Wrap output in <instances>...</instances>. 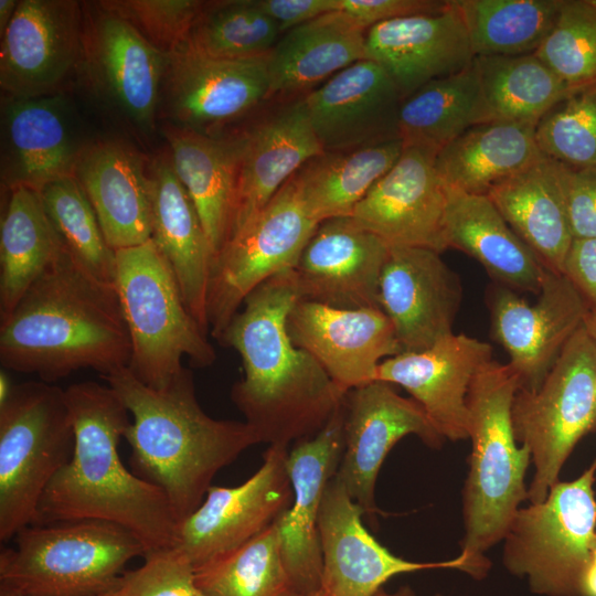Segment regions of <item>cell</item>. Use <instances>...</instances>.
Returning a JSON list of instances; mask_svg holds the SVG:
<instances>
[{"instance_id":"cell-6","label":"cell","mask_w":596,"mask_h":596,"mask_svg":"<svg viewBox=\"0 0 596 596\" xmlns=\"http://www.w3.org/2000/svg\"><path fill=\"white\" fill-rule=\"evenodd\" d=\"M115 288L131 344L128 369L140 382L166 387L184 368V358L195 368L214 363V347L151 240L116 251Z\"/></svg>"},{"instance_id":"cell-35","label":"cell","mask_w":596,"mask_h":596,"mask_svg":"<svg viewBox=\"0 0 596 596\" xmlns=\"http://www.w3.org/2000/svg\"><path fill=\"white\" fill-rule=\"evenodd\" d=\"M535 127L496 120L477 124L437 153V173L447 188L487 195L493 185L543 156Z\"/></svg>"},{"instance_id":"cell-28","label":"cell","mask_w":596,"mask_h":596,"mask_svg":"<svg viewBox=\"0 0 596 596\" xmlns=\"http://www.w3.org/2000/svg\"><path fill=\"white\" fill-rule=\"evenodd\" d=\"M237 136L240 158L230 237L308 161L323 152L304 97L285 104Z\"/></svg>"},{"instance_id":"cell-12","label":"cell","mask_w":596,"mask_h":596,"mask_svg":"<svg viewBox=\"0 0 596 596\" xmlns=\"http://www.w3.org/2000/svg\"><path fill=\"white\" fill-rule=\"evenodd\" d=\"M267 57L225 60L181 44L167 54L158 117L169 126L204 135L268 100Z\"/></svg>"},{"instance_id":"cell-14","label":"cell","mask_w":596,"mask_h":596,"mask_svg":"<svg viewBox=\"0 0 596 596\" xmlns=\"http://www.w3.org/2000/svg\"><path fill=\"white\" fill-rule=\"evenodd\" d=\"M407 435L438 449L445 438L422 406L394 385L372 381L350 390L343 400V453L334 479L364 511L375 515V485L394 445Z\"/></svg>"},{"instance_id":"cell-44","label":"cell","mask_w":596,"mask_h":596,"mask_svg":"<svg viewBox=\"0 0 596 596\" xmlns=\"http://www.w3.org/2000/svg\"><path fill=\"white\" fill-rule=\"evenodd\" d=\"M541 152L571 168H596V82L578 87L538 123Z\"/></svg>"},{"instance_id":"cell-25","label":"cell","mask_w":596,"mask_h":596,"mask_svg":"<svg viewBox=\"0 0 596 596\" xmlns=\"http://www.w3.org/2000/svg\"><path fill=\"white\" fill-rule=\"evenodd\" d=\"M491 360L488 342L451 333L425 350L384 360L375 380L403 387L445 439L462 440L469 438L470 385Z\"/></svg>"},{"instance_id":"cell-36","label":"cell","mask_w":596,"mask_h":596,"mask_svg":"<svg viewBox=\"0 0 596 596\" xmlns=\"http://www.w3.org/2000/svg\"><path fill=\"white\" fill-rule=\"evenodd\" d=\"M9 193L0 225V322L62 249L40 193L26 187Z\"/></svg>"},{"instance_id":"cell-30","label":"cell","mask_w":596,"mask_h":596,"mask_svg":"<svg viewBox=\"0 0 596 596\" xmlns=\"http://www.w3.org/2000/svg\"><path fill=\"white\" fill-rule=\"evenodd\" d=\"M149 178L151 241L171 267L190 313L209 334L206 302L214 258L209 240L170 155L151 163Z\"/></svg>"},{"instance_id":"cell-26","label":"cell","mask_w":596,"mask_h":596,"mask_svg":"<svg viewBox=\"0 0 596 596\" xmlns=\"http://www.w3.org/2000/svg\"><path fill=\"white\" fill-rule=\"evenodd\" d=\"M365 57L385 71L403 98L434 79L464 71L475 60L455 0L437 13L372 25L365 33Z\"/></svg>"},{"instance_id":"cell-7","label":"cell","mask_w":596,"mask_h":596,"mask_svg":"<svg viewBox=\"0 0 596 596\" xmlns=\"http://www.w3.org/2000/svg\"><path fill=\"white\" fill-rule=\"evenodd\" d=\"M33 524L0 553V589L18 596H98L146 551L126 528L103 520Z\"/></svg>"},{"instance_id":"cell-46","label":"cell","mask_w":596,"mask_h":596,"mask_svg":"<svg viewBox=\"0 0 596 596\" xmlns=\"http://www.w3.org/2000/svg\"><path fill=\"white\" fill-rule=\"evenodd\" d=\"M204 1L104 0L98 6L128 22L147 42L170 54L187 39Z\"/></svg>"},{"instance_id":"cell-5","label":"cell","mask_w":596,"mask_h":596,"mask_svg":"<svg viewBox=\"0 0 596 596\" xmlns=\"http://www.w3.org/2000/svg\"><path fill=\"white\" fill-rule=\"evenodd\" d=\"M519 389L514 370L491 360L475 376L467 397L471 455L459 555L465 561L464 572L477 579L490 567L485 553L503 540L520 503L528 500L524 478L531 454L518 445L511 417Z\"/></svg>"},{"instance_id":"cell-39","label":"cell","mask_w":596,"mask_h":596,"mask_svg":"<svg viewBox=\"0 0 596 596\" xmlns=\"http://www.w3.org/2000/svg\"><path fill=\"white\" fill-rule=\"evenodd\" d=\"M475 64L485 121L536 126L554 105L576 89L534 53L476 56Z\"/></svg>"},{"instance_id":"cell-59","label":"cell","mask_w":596,"mask_h":596,"mask_svg":"<svg viewBox=\"0 0 596 596\" xmlns=\"http://www.w3.org/2000/svg\"><path fill=\"white\" fill-rule=\"evenodd\" d=\"M435 596H445V595L437 594V595H435Z\"/></svg>"},{"instance_id":"cell-48","label":"cell","mask_w":596,"mask_h":596,"mask_svg":"<svg viewBox=\"0 0 596 596\" xmlns=\"http://www.w3.org/2000/svg\"><path fill=\"white\" fill-rule=\"evenodd\" d=\"M564 166V190L574 238H596V168Z\"/></svg>"},{"instance_id":"cell-4","label":"cell","mask_w":596,"mask_h":596,"mask_svg":"<svg viewBox=\"0 0 596 596\" xmlns=\"http://www.w3.org/2000/svg\"><path fill=\"white\" fill-rule=\"evenodd\" d=\"M102 379L131 415L124 438L134 473L164 492L177 523L198 509L222 468L259 443L246 422L215 419L202 409L190 369L161 390L145 385L128 368Z\"/></svg>"},{"instance_id":"cell-45","label":"cell","mask_w":596,"mask_h":596,"mask_svg":"<svg viewBox=\"0 0 596 596\" xmlns=\"http://www.w3.org/2000/svg\"><path fill=\"white\" fill-rule=\"evenodd\" d=\"M571 87L596 82V0H563L557 20L534 53Z\"/></svg>"},{"instance_id":"cell-18","label":"cell","mask_w":596,"mask_h":596,"mask_svg":"<svg viewBox=\"0 0 596 596\" xmlns=\"http://www.w3.org/2000/svg\"><path fill=\"white\" fill-rule=\"evenodd\" d=\"M390 246L352 216L322 221L289 276L298 300L337 308H380L379 285Z\"/></svg>"},{"instance_id":"cell-22","label":"cell","mask_w":596,"mask_h":596,"mask_svg":"<svg viewBox=\"0 0 596 596\" xmlns=\"http://www.w3.org/2000/svg\"><path fill=\"white\" fill-rule=\"evenodd\" d=\"M402 95L376 63L362 60L304 95L323 152L348 151L400 139Z\"/></svg>"},{"instance_id":"cell-29","label":"cell","mask_w":596,"mask_h":596,"mask_svg":"<svg viewBox=\"0 0 596 596\" xmlns=\"http://www.w3.org/2000/svg\"><path fill=\"white\" fill-rule=\"evenodd\" d=\"M74 175L115 252L151 240L149 170L137 151L115 141L95 143L82 150Z\"/></svg>"},{"instance_id":"cell-32","label":"cell","mask_w":596,"mask_h":596,"mask_svg":"<svg viewBox=\"0 0 596 596\" xmlns=\"http://www.w3.org/2000/svg\"><path fill=\"white\" fill-rule=\"evenodd\" d=\"M487 196L542 264L562 274L574 240L563 163L543 155L524 170L493 185Z\"/></svg>"},{"instance_id":"cell-2","label":"cell","mask_w":596,"mask_h":596,"mask_svg":"<svg viewBox=\"0 0 596 596\" xmlns=\"http://www.w3.org/2000/svg\"><path fill=\"white\" fill-rule=\"evenodd\" d=\"M65 397L74 453L46 487L35 524L103 520L131 531L146 554L173 546L178 523L164 492L120 459L130 419L119 395L108 384L85 381L65 389Z\"/></svg>"},{"instance_id":"cell-24","label":"cell","mask_w":596,"mask_h":596,"mask_svg":"<svg viewBox=\"0 0 596 596\" xmlns=\"http://www.w3.org/2000/svg\"><path fill=\"white\" fill-rule=\"evenodd\" d=\"M96 7L84 21L81 64L114 108L137 127L150 129L158 118L167 54L128 22Z\"/></svg>"},{"instance_id":"cell-53","label":"cell","mask_w":596,"mask_h":596,"mask_svg":"<svg viewBox=\"0 0 596 596\" xmlns=\"http://www.w3.org/2000/svg\"><path fill=\"white\" fill-rule=\"evenodd\" d=\"M19 1L1 0L0 1V36L6 32L10 21L12 20Z\"/></svg>"},{"instance_id":"cell-50","label":"cell","mask_w":596,"mask_h":596,"mask_svg":"<svg viewBox=\"0 0 596 596\" xmlns=\"http://www.w3.org/2000/svg\"><path fill=\"white\" fill-rule=\"evenodd\" d=\"M562 274L596 308V238H574L566 254Z\"/></svg>"},{"instance_id":"cell-51","label":"cell","mask_w":596,"mask_h":596,"mask_svg":"<svg viewBox=\"0 0 596 596\" xmlns=\"http://www.w3.org/2000/svg\"><path fill=\"white\" fill-rule=\"evenodd\" d=\"M280 34L323 14L340 11V0H258Z\"/></svg>"},{"instance_id":"cell-3","label":"cell","mask_w":596,"mask_h":596,"mask_svg":"<svg viewBox=\"0 0 596 596\" xmlns=\"http://www.w3.org/2000/svg\"><path fill=\"white\" fill-rule=\"evenodd\" d=\"M130 356L116 288L92 277L63 247L0 322L2 369L47 383L83 369L105 376L128 368Z\"/></svg>"},{"instance_id":"cell-55","label":"cell","mask_w":596,"mask_h":596,"mask_svg":"<svg viewBox=\"0 0 596 596\" xmlns=\"http://www.w3.org/2000/svg\"><path fill=\"white\" fill-rule=\"evenodd\" d=\"M12 386L13 384L10 382L8 374L2 369L0 372V403L7 400Z\"/></svg>"},{"instance_id":"cell-31","label":"cell","mask_w":596,"mask_h":596,"mask_svg":"<svg viewBox=\"0 0 596 596\" xmlns=\"http://www.w3.org/2000/svg\"><path fill=\"white\" fill-rule=\"evenodd\" d=\"M443 235L446 249L476 259L494 284L517 292H540L549 269L487 195L447 188Z\"/></svg>"},{"instance_id":"cell-52","label":"cell","mask_w":596,"mask_h":596,"mask_svg":"<svg viewBox=\"0 0 596 596\" xmlns=\"http://www.w3.org/2000/svg\"><path fill=\"white\" fill-rule=\"evenodd\" d=\"M581 596H596V540L589 562L583 574L581 583Z\"/></svg>"},{"instance_id":"cell-15","label":"cell","mask_w":596,"mask_h":596,"mask_svg":"<svg viewBox=\"0 0 596 596\" xmlns=\"http://www.w3.org/2000/svg\"><path fill=\"white\" fill-rule=\"evenodd\" d=\"M535 302L494 284L488 291L493 339L509 355L520 389L535 391L583 326L589 306L563 275L549 270Z\"/></svg>"},{"instance_id":"cell-8","label":"cell","mask_w":596,"mask_h":596,"mask_svg":"<svg viewBox=\"0 0 596 596\" xmlns=\"http://www.w3.org/2000/svg\"><path fill=\"white\" fill-rule=\"evenodd\" d=\"M74 447L65 390L44 381L13 384L0 403L1 542L36 523L41 498Z\"/></svg>"},{"instance_id":"cell-41","label":"cell","mask_w":596,"mask_h":596,"mask_svg":"<svg viewBox=\"0 0 596 596\" xmlns=\"http://www.w3.org/2000/svg\"><path fill=\"white\" fill-rule=\"evenodd\" d=\"M279 35L258 0L204 1L182 44L211 57L252 60L267 57Z\"/></svg>"},{"instance_id":"cell-23","label":"cell","mask_w":596,"mask_h":596,"mask_svg":"<svg viewBox=\"0 0 596 596\" xmlns=\"http://www.w3.org/2000/svg\"><path fill=\"white\" fill-rule=\"evenodd\" d=\"M363 515V509L333 477L326 488L318 521L323 596H374L400 574L429 568L465 571L460 555L432 563L394 555L364 526Z\"/></svg>"},{"instance_id":"cell-54","label":"cell","mask_w":596,"mask_h":596,"mask_svg":"<svg viewBox=\"0 0 596 596\" xmlns=\"http://www.w3.org/2000/svg\"><path fill=\"white\" fill-rule=\"evenodd\" d=\"M583 327L596 344V308H589L584 318Z\"/></svg>"},{"instance_id":"cell-37","label":"cell","mask_w":596,"mask_h":596,"mask_svg":"<svg viewBox=\"0 0 596 596\" xmlns=\"http://www.w3.org/2000/svg\"><path fill=\"white\" fill-rule=\"evenodd\" d=\"M400 139L364 148L322 152L294 177L310 216L318 223L351 216L356 204L395 164Z\"/></svg>"},{"instance_id":"cell-9","label":"cell","mask_w":596,"mask_h":596,"mask_svg":"<svg viewBox=\"0 0 596 596\" xmlns=\"http://www.w3.org/2000/svg\"><path fill=\"white\" fill-rule=\"evenodd\" d=\"M596 458L576 479L557 481L539 503L520 508L503 538L502 561L544 596H581L596 540Z\"/></svg>"},{"instance_id":"cell-33","label":"cell","mask_w":596,"mask_h":596,"mask_svg":"<svg viewBox=\"0 0 596 596\" xmlns=\"http://www.w3.org/2000/svg\"><path fill=\"white\" fill-rule=\"evenodd\" d=\"M366 31L336 11L283 33L267 56L268 99L311 92L343 68L366 60Z\"/></svg>"},{"instance_id":"cell-57","label":"cell","mask_w":596,"mask_h":596,"mask_svg":"<svg viewBox=\"0 0 596 596\" xmlns=\"http://www.w3.org/2000/svg\"><path fill=\"white\" fill-rule=\"evenodd\" d=\"M114 590H115V589H113V590H110V592H108V593H105V594L98 595V596H113V594H114ZM0 596H18V595H15V594H12V593H10V592H7V590H2V589H0Z\"/></svg>"},{"instance_id":"cell-40","label":"cell","mask_w":596,"mask_h":596,"mask_svg":"<svg viewBox=\"0 0 596 596\" xmlns=\"http://www.w3.org/2000/svg\"><path fill=\"white\" fill-rule=\"evenodd\" d=\"M476 56L535 53L563 0H455Z\"/></svg>"},{"instance_id":"cell-47","label":"cell","mask_w":596,"mask_h":596,"mask_svg":"<svg viewBox=\"0 0 596 596\" xmlns=\"http://www.w3.org/2000/svg\"><path fill=\"white\" fill-rule=\"evenodd\" d=\"M143 557L141 566L123 574L113 596H205L193 565L177 546Z\"/></svg>"},{"instance_id":"cell-43","label":"cell","mask_w":596,"mask_h":596,"mask_svg":"<svg viewBox=\"0 0 596 596\" xmlns=\"http://www.w3.org/2000/svg\"><path fill=\"white\" fill-rule=\"evenodd\" d=\"M205 596H296L275 525L195 570Z\"/></svg>"},{"instance_id":"cell-1","label":"cell","mask_w":596,"mask_h":596,"mask_svg":"<svg viewBox=\"0 0 596 596\" xmlns=\"http://www.w3.org/2000/svg\"><path fill=\"white\" fill-rule=\"evenodd\" d=\"M288 272L255 288L219 340L243 364L233 403L259 443L287 448L317 435L348 393L289 338L287 317L298 296Z\"/></svg>"},{"instance_id":"cell-16","label":"cell","mask_w":596,"mask_h":596,"mask_svg":"<svg viewBox=\"0 0 596 596\" xmlns=\"http://www.w3.org/2000/svg\"><path fill=\"white\" fill-rule=\"evenodd\" d=\"M84 14L72 0L19 1L1 36L0 86L6 96L58 94L82 62Z\"/></svg>"},{"instance_id":"cell-58","label":"cell","mask_w":596,"mask_h":596,"mask_svg":"<svg viewBox=\"0 0 596 596\" xmlns=\"http://www.w3.org/2000/svg\"><path fill=\"white\" fill-rule=\"evenodd\" d=\"M296 596H323L322 593L319 590V592H316V593H312V594H309V595H296Z\"/></svg>"},{"instance_id":"cell-10","label":"cell","mask_w":596,"mask_h":596,"mask_svg":"<svg viewBox=\"0 0 596 596\" xmlns=\"http://www.w3.org/2000/svg\"><path fill=\"white\" fill-rule=\"evenodd\" d=\"M511 417L515 439L534 466L528 500L542 502L577 443L596 430V344L583 326L539 389L518 390Z\"/></svg>"},{"instance_id":"cell-56","label":"cell","mask_w":596,"mask_h":596,"mask_svg":"<svg viewBox=\"0 0 596 596\" xmlns=\"http://www.w3.org/2000/svg\"><path fill=\"white\" fill-rule=\"evenodd\" d=\"M374 596H416V595L409 586H402L397 590L392 592V593L381 589Z\"/></svg>"},{"instance_id":"cell-49","label":"cell","mask_w":596,"mask_h":596,"mask_svg":"<svg viewBox=\"0 0 596 596\" xmlns=\"http://www.w3.org/2000/svg\"><path fill=\"white\" fill-rule=\"evenodd\" d=\"M447 6L448 0H340V11L365 30L397 18L437 13Z\"/></svg>"},{"instance_id":"cell-27","label":"cell","mask_w":596,"mask_h":596,"mask_svg":"<svg viewBox=\"0 0 596 596\" xmlns=\"http://www.w3.org/2000/svg\"><path fill=\"white\" fill-rule=\"evenodd\" d=\"M83 149L61 94L2 99L1 182L6 190L26 187L39 192L74 174Z\"/></svg>"},{"instance_id":"cell-38","label":"cell","mask_w":596,"mask_h":596,"mask_svg":"<svg viewBox=\"0 0 596 596\" xmlns=\"http://www.w3.org/2000/svg\"><path fill=\"white\" fill-rule=\"evenodd\" d=\"M480 123H485V114L473 60L464 71L434 79L402 99L398 136L403 148L438 153Z\"/></svg>"},{"instance_id":"cell-21","label":"cell","mask_w":596,"mask_h":596,"mask_svg":"<svg viewBox=\"0 0 596 596\" xmlns=\"http://www.w3.org/2000/svg\"><path fill=\"white\" fill-rule=\"evenodd\" d=\"M437 153L408 147L356 204L351 216L390 247L443 253L447 188L435 167Z\"/></svg>"},{"instance_id":"cell-11","label":"cell","mask_w":596,"mask_h":596,"mask_svg":"<svg viewBox=\"0 0 596 596\" xmlns=\"http://www.w3.org/2000/svg\"><path fill=\"white\" fill-rule=\"evenodd\" d=\"M291 177L215 255L207 291L210 334L217 341L245 298L269 278L296 265L318 226Z\"/></svg>"},{"instance_id":"cell-17","label":"cell","mask_w":596,"mask_h":596,"mask_svg":"<svg viewBox=\"0 0 596 596\" xmlns=\"http://www.w3.org/2000/svg\"><path fill=\"white\" fill-rule=\"evenodd\" d=\"M343 446L342 403L317 435L295 443L287 454L292 500L274 525L285 567L298 595L320 590L322 555L318 521L326 488L336 476Z\"/></svg>"},{"instance_id":"cell-42","label":"cell","mask_w":596,"mask_h":596,"mask_svg":"<svg viewBox=\"0 0 596 596\" xmlns=\"http://www.w3.org/2000/svg\"><path fill=\"white\" fill-rule=\"evenodd\" d=\"M39 193L62 247L92 277L115 288L116 252L75 175L56 179Z\"/></svg>"},{"instance_id":"cell-19","label":"cell","mask_w":596,"mask_h":596,"mask_svg":"<svg viewBox=\"0 0 596 596\" xmlns=\"http://www.w3.org/2000/svg\"><path fill=\"white\" fill-rule=\"evenodd\" d=\"M440 254L425 247H390L380 277L379 306L402 352L425 350L454 333L462 287Z\"/></svg>"},{"instance_id":"cell-13","label":"cell","mask_w":596,"mask_h":596,"mask_svg":"<svg viewBox=\"0 0 596 596\" xmlns=\"http://www.w3.org/2000/svg\"><path fill=\"white\" fill-rule=\"evenodd\" d=\"M289 448L269 446L263 464L235 487L211 486L198 509L177 524L174 545L194 570L240 547L270 525L289 507Z\"/></svg>"},{"instance_id":"cell-20","label":"cell","mask_w":596,"mask_h":596,"mask_svg":"<svg viewBox=\"0 0 596 596\" xmlns=\"http://www.w3.org/2000/svg\"><path fill=\"white\" fill-rule=\"evenodd\" d=\"M287 331L292 343L311 354L345 393L375 381L379 365L402 352L380 308L297 300L287 317Z\"/></svg>"},{"instance_id":"cell-34","label":"cell","mask_w":596,"mask_h":596,"mask_svg":"<svg viewBox=\"0 0 596 596\" xmlns=\"http://www.w3.org/2000/svg\"><path fill=\"white\" fill-rule=\"evenodd\" d=\"M166 128L173 169L195 206L215 257L231 234L238 136L225 138L173 126Z\"/></svg>"}]
</instances>
